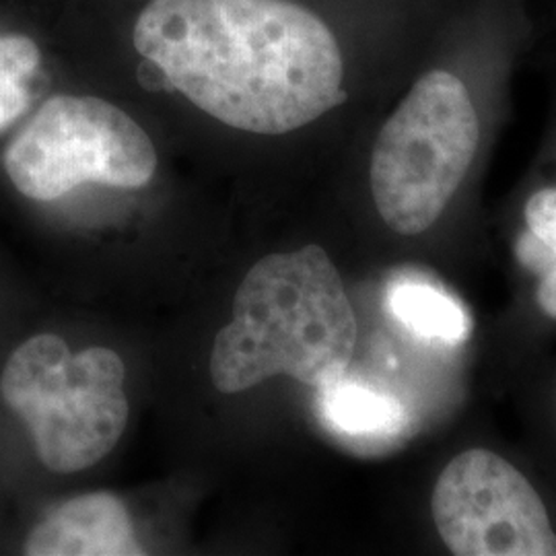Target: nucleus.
I'll use <instances>...</instances> for the list:
<instances>
[{"mask_svg":"<svg viewBox=\"0 0 556 556\" xmlns=\"http://www.w3.org/2000/svg\"><path fill=\"white\" fill-rule=\"evenodd\" d=\"M135 48L169 89L243 132L287 135L346 100L332 29L293 0H151Z\"/></svg>","mask_w":556,"mask_h":556,"instance_id":"1","label":"nucleus"},{"mask_svg":"<svg viewBox=\"0 0 556 556\" xmlns=\"http://www.w3.org/2000/svg\"><path fill=\"white\" fill-rule=\"evenodd\" d=\"M355 344L357 318L334 262L319 245H305L252 266L208 367L223 394L275 376L324 388L346 376Z\"/></svg>","mask_w":556,"mask_h":556,"instance_id":"2","label":"nucleus"},{"mask_svg":"<svg viewBox=\"0 0 556 556\" xmlns=\"http://www.w3.org/2000/svg\"><path fill=\"white\" fill-rule=\"evenodd\" d=\"M122 358L103 346L77 355L56 334L23 342L0 376V396L29 427L41 464L59 475L96 466L128 422Z\"/></svg>","mask_w":556,"mask_h":556,"instance_id":"3","label":"nucleus"},{"mask_svg":"<svg viewBox=\"0 0 556 556\" xmlns=\"http://www.w3.org/2000/svg\"><path fill=\"white\" fill-rule=\"evenodd\" d=\"M478 114L447 71L422 75L381 126L371 153V192L386 225L425 233L441 217L477 155Z\"/></svg>","mask_w":556,"mask_h":556,"instance_id":"4","label":"nucleus"},{"mask_svg":"<svg viewBox=\"0 0 556 556\" xmlns=\"http://www.w3.org/2000/svg\"><path fill=\"white\" fill-rule=\"evenodd\" d=\"M4 169L23 197L50 202L83 184L142 188L155 176L157 151L114 103L56 96L9 144Z\"/></svg>","mask_w":556,"mask_h":556,"instance_id":"5","label":"nucleus"},{"mask_svg":"<svg viewBox=\"0 0 556 556\" xmlns=\"http://www.w3.org/2000/svg\"><path fill=\"white\" fill-rule=\"evenodd\" d=\"M431 511L457 556H556L542 498L516 466L489 450H468L441 472Z\"/></svg>","mask_w":556,"mask_h":556,"instance_id":"6","label":"nucleus"},{"mask_svg":"<svg viewBox=\"0 0 556 556\" xmlns=\"http://www.w3.org/2000/svg\"><path fill=\"white\" fill-rule=\"evenodd\" d=\"M29 556L142 555L126 505L112 493L71 498L40 521L25 542Z\"/></svg>","mask_w":556,"mask_h":556,"instance_id":"7","label":"nucleus"},{"mask_svg":"<svg viewBox=\"0 0 556 556\" xmlns=\"http://www.w3.org/2000/svg\"><path fill=\"white\" fill-rule=\"evenodd\" d=\"M319 417L344 438L381 441L402 433L408 413L397 397L346 376L318 388Z\"/></svg>","mask_w":556,"mask_h":556,"instance_id":"8","label":"nucleus"},{"mask_svg":"<svg viewBox=\"0 0 556 556\" xmlns=\"http://www.w3.org/2000/svg\"><path fill=\"white\" fill-rule=\"evenodd\" d=\"M388 309L417 337L459 344L472 324L456 299L420 278H397L388 289Z\"/></svg>","mask_w":556,"mask_h":556,"instance_id":"9","label":"nucleus"},{"mask_svg":"<svg viewBox=\"0 0 556 556\" xmlns=\"http://www.w3.org/2000/svg\"><path fill=\"white\" fill-rule=\"evenodd\" d=\"M41 54L38 43L25 36L0 38V73L13 79L27 80L40 66Z\"/></svg>","mask_w":556,"mask_h":556,"instance_id":"10","label":"nucleus"},{"mask_svg":"<svg viewBox=\"0 0 556 556\" xmlns=\"http://www.w3.org/2000/svg\"><path fill=\"white\" fill-rule=\"evenodd\" d=\"M526 223L556 258V190L544 188L526 204Z\"/></svg>","mask_w":556,"mask_h":556,"instance_id":"11","label":"nucleus"},{"mask_svg":"<svg viewBox=\"0 0 556 556\" xmlns=\"http://www.w3.org/2000/svg\"><path fill=\"white\" fill-rule=\"evenodd\" d=\"M29 108V93L23 80L0 73V132L25 114Z\"/></svg>","mask_w":556,"mask_h":556,"instance_id":"12","label":"nucleus"},{"mask_svg":"<svg viewBox=\"0 0 556 556\" xmlns=\"http://www.w3.org/2000/svg\"><path fill=\"white\" fill-rule=\"evenodd\" d=\"M516 254L517 260L538 277H544L553 266H556L553 252L532 231H526V233L519 236Z\"/></svg>","mask_w":556,"mask_h":556,"instance_id":"13","label":"nucleus"},{"mask_svg":"<svg viewBox=\"0 0 556 556\" xmlns=\"http://www.w3.org/2000/svg\"><path fill=\"white\" fill-rule=\"evenodd\" d=\"M538 303L546 316L556 319V266H553L538 285Z\"/></svg>","mask_w":556,"mask_h":556,"instance_id":"14","label":"nucleus"}]
</instances>
